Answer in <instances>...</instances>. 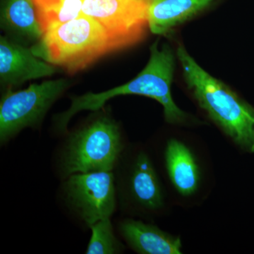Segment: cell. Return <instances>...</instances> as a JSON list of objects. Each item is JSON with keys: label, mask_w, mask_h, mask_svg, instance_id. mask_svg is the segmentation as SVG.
Segmentation results:
<instances>
[{"label": "cell", "mask_w": 254, "mask_h": 254, "mask_svg": "<svg viewBox=\"0 0 254 254\" xmlns=\"http://www.w3.org/2000/svg\"><path fill=\"white\" fill-rule=\"evenodd\" d=\"M57 72L56 66L37 57L31 48L0 37V81L6 89Z\"/></svg>", "instance_id": "8"}, {"label": "cell", "mask_w": 254, "mask_h": 254, "mask_svg": "<svg viewBox=\"0 0 254 254\" xmlns=\"http://www.w3.org/2000/svg\"><path fill=\"white\" fill-rule=\"evenodd\" d=\"M31 49L38 58L69 73L81 71L101 57L115 51L103 26L83 14L48 28L41 41Z\"/></svg>", "instance_id": "2"}, {"label": "cell", "mask_w": 254, "mask_h": 254, "mask_svg": "<svg viewBox=\"0 0 254 254\" xmlns=\"http://www.w3.org/2000/svg\"><path fill=\"white\" fill-rule=\"evenodd\" d=\"M218 0H148V28L165 36L213 6Z\"/></svg>", "instance_id": "10"}, {"label": "cell", "mask_w": 254, "mask_h": 254, "mask_svg": "<svg viewBox=\"0 0 254 254\" xmlns=\"http://www.w3.org/2000/svg\"><path fill=\"white\" fill-rule=\"evenodd\" d=\"M43 31L79 17L84 0H33Z\"/></svg>", "instance_id": "14"}, {"label": "cell", "mask_w": 254, "mask_h": 254, "mask_svg": "<svg viewBox=\"0 0 254 254\" xmlns=\"http://www.w3.org/2000/svg\"><path fill=\"white\" fill-rule=\"evenodd\" d=\"M177 55L185 83L200 108L235 144L254 153V108L205 71L183 46L178 47Z\"/></svg>", "instance_id": "1"}, {"label": "cell", "mask_w": 254, "mask_h": 254, "mask_svg": "<svg viewBox=\"0 0 254 254\" xmlns=\"http://www.w3.org/2000/svg\"><path fill=\"white\" fill-rule=\"evenodd\" d=\"M123 150L121 132L110 115H101L74 132L63 157L65 176L112 171Z\"/></svg>", "instance_id": "4"}, {"label": "cell", "mask_w": 254, "mask_h": 254, "mask_svg": "<svg viewBox=\"0 0 254 254\" xmlns=\"http://www.w3.org/2000/svg\"><path fill=\"white\" fill-rule=\"evenodd\" d=\"M148 0H84L83 14L94 18L108 33L114 49L134 46L145 36Z\"/></svg>", "instance_id": "6"}, {"label": "cell", "mask_w": 254, "mask_h": 254, "mask_svg": "<svg viewBox=\"0 0 254 254\" xmlns=\"http://www.w3.org/2000/svg\"><path fill=\"white\" fill-rule=\"evenodd\" d=\"M65 191L68 203L89 227L110 218L116 208L115 179L111 171L69 175Z\"/></svg>", "instance_id": "7"}, {"label": "cell", "mask_w": 254, "mask_h": 254, "mask_svg": "<svg viewBox=\"0 0 254 254\" xmlns=\"http://www.w3.org/2000/svg\"><path fill=\"white\" fill-rule=\"evenodd\" d=\"M175 68V63L168 56L153 52L145 67L128 83L101 93L88 92L71 98L69 108L55 117L57 127L66 131L68 123L76 114L100 110L108 100L120 95H143L157 100L163 105L164 111H173L177 105L171 94Z\"/></svg>", "instance_id": "3"}, {"label": "cell", "mask_w": 254, "mask_h": 254, "mask_svg": "<svg viewBox=\"0 0 254 254\" xmlns=\"http://www.w3.org/2000/svg\"><path fill=\"white\" fill-rule=\"evenodd\" d=\"M165 162L177 191L185 196L193 194L199 185L200 173L190 148L180 141L170 140L165 150Z\"/></svg>", "instance_id": "12"}, {"label": "cell", "mask_w": 254, "mask_h": 254, "mask_svg": "<svg viewBox=\"0 0 254 254\" xmlns=\"http://www.w3.org/2000/svg\"><path fill=\"white\" fill-rule=\"evenodd\" d=\"M129 188L133 199L143 208L156 210L163 205L161 187L146 155H138L135 160L130 175Z\"/></svg>", "instance_id": "13"}, {"label": "cell", "mask_w": 254, "mask_h": 254, "mask_svg": "<svg viewBox=\"0 0 254 254\" xmlns=\"http://www.w3.org/2000/svg\"><path fill=\"white\" fill-rule=\"evenodd\" d=\"M90 228L91 237L87 254H113L121 252L122 245L115 236L110 218L100 220Z\"/></svg>", "instance_id": "15"}, {"label": "cell", "mask_w": 254, "mask_h": 254, "mask_svg": "<svg viewBox=\"0 0 254 254\" xmlns=\"http://www.w3.org/2000/svg\"><path fill=\"white\" fill-rule=\"evenodd\" d=\"M120 232L125 240L136 252L143 254H180V237H173L154 225L138 220L122 222Z\"/></svg>", "instance_id": "11"}, {"label": "cell", "mask_w": 254, "mask_h": 254, "mask_svg": "<svg viewBox=\"0 0 254 254\" xmlns=\"http://www.w3.org/2000/svg\"><path fill=\"white\" fill-rule=\"evenodd\" d=\"M65 78L6 90L0 103V140L4 143L27 127L41 123L55 101L71 86Z\"/></svg>", "instance_id": "5"}, {"label": "cell", "mask_w": 254, "mask_h": 254, "mask_svg": "<svg viewBox=\"0 0 254 254\" xmlns=\"http://www.w3.org/2000/svg\"><path fill=\"white\" fill-rule=\"evenodd\" d=\"M1 28L5 36L29 48L38 44L44 34L33 0H3Z\"/></svg>", "instance_id": "9"}]
</instances>
